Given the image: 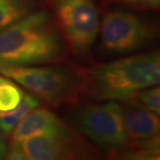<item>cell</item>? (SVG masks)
<instances>
[{"instance_id": "1", "label": "cell", "mask_w": 160, "mask_h": 160, "mask_svg": "<svg viewBox=\"0 0 160 160\" xmlns=\"http://www.w3.org/2000/svg\"><path fill=\"white\" fill-rule=\"evenodd\" d=\"M63 44L52 15L30 12L0 31V68L41 66L62 56Z\"/></svg>"}, {"instance_id": "2", "label": "cell", "mask_w": 160, "mask_h": 160, "mask_svg": "<svg viewBox=\"0 0 160 160\" xmlns=\"http://www.w3.org/2000/svg\"><path fill=\"white\" fill-rule=\"evenodd\" d=\"M160 81L158 51L135 54L96 66L84 78V86L95 100L126 101Z\"/></svg>"}, {"instance_id": "3", "label": "cell", "mask_w": 160, "mask_h": 160, "mask_svg": "<svg viewBox=\"0 0 160 160\" xmlns=\"http://www.w3.org/2000/svg\"><path fill=\"white\" fill-rule=\"evenodd\" d=\"M72 123L80 133L105 151L113 153L127 148L123 109L119 102L82 105L72 114Z\"/></svg>"}, {"instance_id": "4", "label": "cell", "mask_w": 160, "mask_h": 160, "mask_svg": "<svg viewBox=\"0 0 160 160\" xmlns=\"http://www.w3.org/2000/svg\"><path fill=\"white\" fill-rule=\"evenodd\" d=\"M0 74L28 89L31 95L50 105H58L76 94L81 80L60 67H5Z\"/></svg>"}, {"instance_id": "5", "label": "cell", "mask_w": 160, "mask_h": 160, "mask_svg": "<svg viewBox=\"0 0 160 160\" xmlns=\"http://www.w3.org/2000/svg\"><path fill=\"white\" fill-rule=\"evenodd\" d=\"M99 32L101 49L105 53L124 55L145 47L153 40L155 30L133 12L113 9L105 12Z\"/></svg>"}, {"instance_id": "6", "label": "cell", "mask_w": 160, "mask_h": 160, "mask_svg": "<svg viewBox=\"0 0 160 160\" xmlns=\"http://www.w3.org/2000/svg\"><path fill=\"white\" fill-rule=\"evenodd\" d=\"M55 22L70 48L89 51L99 33V12L95 0H53Z\"/></svg>"}, {"instance_id": "7", "label": "cell", "mask_w": 160, "mask_h": 160, "mask_svg": "<svg viewBox=\"0 0 160 160\" xmlns=\"http://www.w3.org/2000/svg\"><path fill=\"white\" fill-rule=\"evenodd\" d=\"M25 160H59L88 157V147L69 128L53 135L37 136L21 142L12 140Z\"/></svg>"}, {"instance_id": "8", "label": "cell", "mask_w": 160, "mask_h": 160, "mask_svg": "<svg viewBox=\"0 0 160 160\" xmlns=\"http://www.w3.org/2000/svg\"><path fill=\"white\" fill-rule=\"evenodd\" d=\"M123 102L121 105L128 143L145 142L159 135V114L147 109L134 99Z\"/></svg>"}, {"instance_id": "9", "label": "cell", "mask_w": 160, "mask_h": 160, "mask_svg": "<svg viewBox=\"0 0 160 160\" xmlns=\"http://www.w3.org/2000/svg\"><path fill=\"white\" fill-rule=\"evenodd\" d=\"M69 126L47 108L36 107L17 124L12 131V140H25L37 136L53 135L68 130Z\"/></svg>"}, {"instance_id": "10", "label": "cell", "mask_w": 160, "mask_h": 160, "mask_svg": "<svg viewBox=\"0 0 160 160\" xmlns=\"http://www.w3.org/2000/svg\"><path fill=\"white\" fill-rule=\"evenodd\" d=\"M41 102L33 95L23 92L22 99L14 109L0 111V130L5 134H11L22 118L40 105Z\"/></svg>"}, {"instance_id": "11", "label": "cell", "mask_w": 160, "mask_h": 160, "mask_svg": "<svg viewBox=\"0 0 160 160\" xmlns=\"http://www.w3.org/2000/svg\"><path fill=\"white\" fill-rule=\"evenodd\" d=\"M32 12L31 0H0V31Z\"/></svg>"}, {"instance_id": "12", "label": "cell", "mask_w": 160, "mask_h": 160, "mask_svg": "<svg viewBox=\"0 0 160 160\" xmlns=\"http://www.w3.org/2000/svg\"><path fill=\"white\" fill-rule=\"evenodd\" d=\"M23 91L8 79L0 84V111L11 110L20 103Z\"/></svg>"}, {"instance_id": "13", "label": "cell", "mask_w": 160, "mask_h": 160, "mask_svg": "<svg viewBox=\"0 0 160 160\" xmlns=\"http://www.w3.org/2000/svg\"><path fill=\"white\" fill-rule=\"evenodd\" d=\"M134 100L147 109L160 113V88L157 85L150 86L138 92L134 96Z\"/></svg>"}, {"instance_id": "14", "label": "cell", "mask_w": 160, "mask_h": 160, "mask_svg": "<svg viewBox=\"0 0 160 160\" xmlns=\"http://www.w3.org/2000/svg\"><path fill=\"white\" fill-rule=\"evenodd\" d=\"M114 1L124 3V4L136 6L142 8H153L156 9L159 8L160 0H114Z\"/></svg>"}, {"instance_id": "15", "label": "cell", "mask_w": 160, "mask_h": 160, "mask_svg": "<svg viewBox=\"0 0 160 160\" xmlns=\"http://www.w3.org/2000/svg\"><path fill=\"white\" fill-rule=\"evenodd\" d=\"M8 151V145L3 136V134L0 131V159H5Z\"/></svg>"}, {"instance_id": "16", "label": "cell", "mask_w": 160, "mask_h": 160, "mask_svg": "<svg viewBox=\"0 0 160 160\" xmlns=\"http://www.w3.org/2000/svg\"><path fill=\"white\" fill-rule=\"evenodd\" d=\"M8 78H4V77H2V76H0V84L1 83H3V82H5V81H8Z\"/></svg>"}]
</instances>
